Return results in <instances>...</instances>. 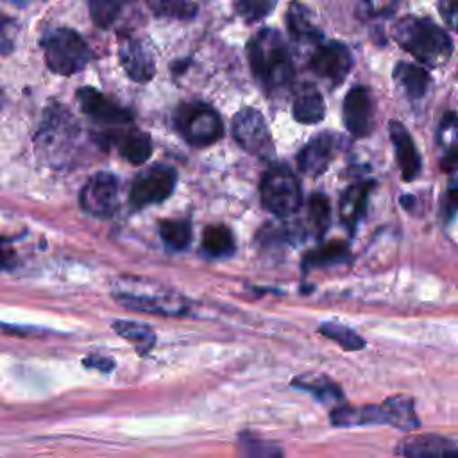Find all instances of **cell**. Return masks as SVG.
<instances>
[{"label": "cell", "instance_id": "1", "mask_svg": "<svg viewBox=\"0 0 458 458\" xmlns=\"http://www.w3.org/2000/svg\"><path fill=\"white\" fill-rule=\"evenodd\" d=\"M247 57L256 81L272 95L292 86L295 77L290 50L274 27H265L256 32L247 43Z\"/></svg>", "mask_w": 458, "mask_h": 458}, {"label": "cell", "instance_id": "2", "mask_svg": "<svg viewBox=\"0 0 458 458\" xmlns=\"http://www.w3.org/2000/svg\"><path fill=\"white\" fill-rule=\"evenodd\" d=\"M392 36L404 52L429 68L444 66L453 55L451 36L428 18L404 16L394 25Z\"/></svg>", "mask_w": 458, "mask_h": 458}, {"label": "cell", "instance_id": "3", "mask_svg": "<svg viewBox=\"0 0 458 458\" xmlns=\"http://www.w3.org/2000/svg\"><path fill=\"white\" fill-rule=\"evenodd\" d=\"M259 195L265 209L279 218L295 215L302 202V191L297 175L281 163L270 165L267 168L261 177Z\"/></svg>", "mask_w": 458, "mask_h": 458}, {"label": "cell", "instance_id": "4", "mask_svg": "<svg viewBox=\"0 0 458 458\" xmlns=\"http://www.w3.org/2000/svg\"><path fill=\"white\" fill-rule=\"evenodd\" d=\"M47 66L59 75H73L86 68L91 59L88 43L72 29L59 27L43 39Z\"/></svg>", "mask_w": 458, "mask_h": 458}, {"label": "cell", "instance_id": "5", "mask_svg": "<svg viewBox=\"0 0 458 458\" xmlns=\"http://www.w3.org/2000/svg\"><path fill=\"white\" fill-rule=\"evenodd\" d=\"M175 131L193 147H208L224 136L220 114L204 102H184L174 113Z\"/></svg>", "mask_w": 458, "mask_h": 458}, {"label": "cell", "instance_id": "6", "mask_svg": "<svg viewBox=\"0 0 458 458\" xmlns=\"http://www.w3.org/2000/svg\"><path fill=\"white\" fill-rule=\"evenodd\" d=\"M177 182V172L168 165H152L140 172L129 191V202L132 208H147L150 204H157L166 200Z\"/></svg>", "mask_w": 458, "mask_h": 458}, {"label": "cell", "instance_id": "7", "mask_svg": "<svg viewBox=\"0 0 458 458\" xmlns=\"http://www.w3.org/2000/svg\"><path fill=\"white\" fill-rule=\"evenodd\" d=\"M233 136L245 152L259 159L274 157V141L268 125L258 109L243 107L234 114Z\"/></svg>", "mask_w": 458, "mask_h": 458}, {"label": "cell", "instance_id": "8", "mask_svg": "<svg viewBox=\"0 0 458 458\" xmlns=\"http://www.w3.org/2000/svg\"><path fill=\"white\" fill-rule=\"evenodd\" d=\"M114 297L131 310L152 313V315H165V317H177L188 311V304L182 297L165 292V290H150L143 286H125L118 288Z\"/></svg>", "mask_w": 458, "mask_h": 458}, {"label": "cell", "instance_id": "9", "mask_svg": "<svg viewBox=\"0 0 458 458\" xmlns=\"http://www.w3.org/2000/svg\"><path fill=\"white\" fill-rule=\"evenodd\" d=\"M77 134V125L70 113L63 107H54L47 113V120L38 134V147L52 163H61Z\"/></svg>", "mask_w": 458, "mask_h": 458}, {"label": "cell", "instance_id": "10", "mask_svg": "<svg viewBox=\"0 0 458 458\" xmlns=\"http://www.w3.org/2000/svg\"><path fill=\"white\" fill-rule=\"evenodd\" d=\"M310 68L315 75L327 81L333 88L344 82L352 68V55L345 43L342 41H326L317 43L311 57Z\"/></svg>", "mask_w": 458, "mask_h": 458}, {"label": "cell", "instance_id": "11", "mask_svg": "<svg viewBox=\"0 0 458 458\" xmlns=\"http://www.w3.org/2000/svg\"><path fill=\"white\" fill-rule=\"evenodd\" d=\"M81 206L93 216H111L118 208V179L109 172L93 174L81 190Z\"/></svg>", "mask_w": 458, "mask_h": 458}, {"label": "cell", "instance_id": "12", "mask_svg": "<svg viewBox=\"0 0 458 458\" xmlns=\"http://www.w3.org/2000/svg\"><path fill=\"white\" fill-rule=\"evenodd\" d=\"M93 138L104 148L114 147L118 154L132 165H141L152 156L150 136L134 127L123 129L122 125V129H107L100 134H93Z\"/></svg>", "mask_w": 458, "mask_h": 458}, {"label": "cell", "instance_id": "13", "mask_svg": "<svg viewBox=\"0 0 458 458\" xmlns=\"http://www.w3.org/2000/svg\"><path fill=\"white\" fill-rule=\"evenodd\" d=\"M77 100L84 114H88L91 120L102 125L109 127H122L129 125L132 122L131 109L120 106L118 102L107 98L104 93H100L95 88H81L77 91Z\"/></svg>", "mask_w": 458, "mask_h": 458}, {"label": "cell", "instance_id": "14", "mask_svg": "<svg viewBox=\"0 0 458 458\" xmlns=\"http://www.w3.org/2000/svg\"><path fill=\"white\" fill-rule=\"evenodd\" d=\"M345 129L354 138H365L374 127V98L367 86H352L342 106Z\"/></svg>", "mask_w": 458, "mask_h": 458}, {"label": "cell", "instance_id": "15", "mask_svg": "<svg viewBox=\"0 0 458 458\" xmlns=\"http://www.w3.org/2000/svg\"><path fill=\"white\" fill-rule=\"evenodd\" d=\"M365 424H390L403 431H411L419 426V417L413 408V399L395 395L377 406H363Z\"/></svg>", "mask_w": 458, "mask_h": 458}, {"label": "cell", "instance_id": "16", "mask_svg": "<svg viewBox=\"0 0 458 458\" xmlns=\"http://www.w3.org/2000/svg\"><path fill=\"white\" fill-rule=\"evenodd\" d=\"M118 55L127 77L134 82H148L156 73V63L147 45L129 32L118 36Z\"/></svg>", "mask_w": 458, "mask_h": 458}, {"label": "cell", "instance_id": "17", "mask_svg": "<svg viewBox=\"0 0 458 458\" xmlns=\"http://www.w3.org/2000/svg\"><path fill=\"white\" fill-rule=\"evenodd\" d=\"M336 148L335 136L329 132H320L313 136L297 154V165L302 174L310 177H317L326 172L329 163L333 161Z\"/></svg>", "mask_w": 458, "mask_h": 458}, {"label": "cell", "instance_id": "18", "mask_svg": "<svg viewBox=\"0 0 458 458\" xmlns=\"http://www.w3.org/2000/svg\"><path fill=\"white\" fill-rule=\"evenodd\" d=\"M406 458H458L456 442L440 435H417L404 438L397 445Z\"/></svg>", "mask_w": 458, "mask_h": 458}, {"label": "cell", "instance_id": "19", "mask_svg": "<svg viewBox=\"0 0 458 458\" xmlns=\"http://www.w3.org/2000/svg\"><path fill=\"white\" fill-rule=\"evenodd\" d=\"M388 132L394 143V152H395V159L401 168L403 179L404 181L415 179L420 174V154L415 147L413 138L410 136L408 129L397 120H392L388 123Z\"/></svg>", "mask_w": 458, "mask_h": 458}, {"label": "cell", "instance_id": "20", "mask_svg": "<svg viewBox=\"0 0 458 458\" xmlns=\"http://www.w3.org/2000/svg\"><path fill=\"white\" fill-rule=\"evenodd\" d=\"M292 113L299 123H318L324 120L326 104L315 84L304 82L297 88L292 104Z\"/></svg>", "mask_w": 458, "mask_h": 458}, {"label": "cell", "instance_id": "21", "mask_svg": "<svg viewBox=\"0 0 458 458\" xmlns=\"http://www.w3.org/2000/svg\"><path fill=\"white\" fill-rule=\"evenodd\" d=\"M286 27L292 39H295L297 43H320L322 39V32L313 23L310 9L299 0H293L288 5Z\"/></svg>", "mask_w": 458, "mask_h": 458}, {"label": "cell", "instance_id": "22", "mask_svg": "<svg viewBox=\"0 0 458 458\" xmlns=\"http://www.w3.org/2000/svg\"><path fill=\"white\" fill-rule=\"evenodd\" d=\"M372 182L370 181H360L351 184L340 200V216L344 220L345 225H349L351 229L360 222V218L363 216L365 209H367V200H369V193L372 190Z\"/></svg>", "mask_w": 458, "mask_h": 458}, {"label": "cell", "instance_id": "23", "mask_svg": "<svg viewBox=\"0 0 458 458\" xmlns=\"http://www.w3.org/2000/svg\"><path fill=\"white\" fill-rule=\"evenodd\" d=\"M392 75H394V81L397 82V86L411 100L422 98L431 82V77L424 68L411 64V63H404V61L395 64Z\"/></svg>", "mask_w": 458, "mask_h": 458}, {"label": "cell", "instance_id": "24", "mask_svg": "<svg viewBox=\"0 0 458 458\" xmlns=\"http://www.w3.org/2000/svg\"><path fill=\"white\" fill-rule=\"evenodd\" d=\"M202 250L211 258H224L233 254L234 238L225 225H209L202 234Z\"/></svg>", "mask_w": 458, "mask_h": 458}, {"label": "cell", "instance_id": "25", "mask_svg": "<svg viewBox=\"0 0 458 458\" xmlns=\"http://www.w3.org/2000/svg\"><path fill=\"white\" fill-rule=\"evenodd\" d=\"M238 458H283V451L274 442H268L261 437L242 433L236 444Z\"/></svg>", "mask_w": 458, "mask_h": 458}, {"label": "cell", "instance_id": "26", "mask_svg": "<svg viewBox=\"0 0 458 458\" xmlns=\"http://www.w3.org/2000/svg\"><path fill=\"white\" fill-rule=\"evenodd\" d=\"M113 329L125 340H129L138 352H148L156 344V335L148 326L132 320H114Z\"/></svg>", "mask_w": 458, "mask_h": 458}, {"label": "cell", "instance_id": "27", "mask_svg": "<svg viewBox=\"0 0 458 458\" xmlns=\"http://www.w3.org/2000/svg\"><path fill=\"white\" fill-rule=\"evenodd\" d=\"M159 234L170 250H184L191 242V225L188 220H161Z\"/></svg>", "mask_w": 458, "mask_h": 458}, {"label": "cell", "instance_id": "28", "mask_svg": "<svg viewBox=\"0 0 458 458\" xmlns=\"http://www.w3.org/2000/svg\"><path fill=\"white\" fill-rule=\"evenodd\" d=\"M145 4L159 18L190 20L197 14V4L193 0H145Z\"/></svg>", "mask_w": 458, "mask_h": 458}, {"label": "cell", "instance_id": "29", "mask_svg": "<svg viewBox=\"0 0 458 458\" xmlns=\"http://www.w3.org/2000/svg\"><path fill=\"white\" fill-rule=\"evenodd\" d=\"M293 385L304 388V390H310L313 395H317L320 401L324 403H336V401H342V392L340 388L327 377L324 376H302V377H297L293 381Z\"/></svg>", "mask_w": 458, "mask_h": 458}, {"label": "cell", "instance_id": "30", "mask_svg": "<svg viewBox=\"0 0 458 458\" xmlns=\"http://www.w3.org/2000/svg\"><path fill=\"white\" fill-rule=\"evenodd\" d=\"M349 258V249L344 242H331L317 250L310 252L304 258V267H322V265H335L344 263Z\"/></svg>", "mask_w": 458, "mask_h": 458}, {"label": "cell", "instance_id": "31", "mask_svg": "<svg viewBox=\"0 0 458 458\" xmlns=\"http://www.w3.org/2000/svg\"><path fill=\"white\" fill-rule=\"evenodd\" d=\"M127 0H88L91 20L100 29H109Z\"/></svg>", "mask_w": 458, "mask_h": 458}, {"label": "cell", "instance_id": "32", "mask_svg": "<svg viewBox=\"0 0 458 458\" xmlns=\"http://www.w3.org/2000/svg\"><path fill=\"white\" fill-rule=\"evenodd\" d=\"M320 333L347 351H358L365 345V340L358 333H354L352 329H349L342 324H336V322H324L320 326Z\"/></svg>", "mask_w": 458, "mask_h": 458}, {"label": "cell", "instance_id": "33", "mask_svg": "<svg viewBox=\"0 0 458 458\" xmlns=\"http://www.w3.org/2000/svg\"><path fill=\"white\" fill-rule=\"evenodd\" d=\"M277 0H234V11L247 23L267 18L276 9Z\"/></svg>", "mask_w": 458, "mask_h": 458}, {"label": "cell", "instance_id": "34", "mask_svg": "<svg viewBox=\"0 0 458 458\" xmlns=\"http://www.w3.org/2000/svg\"><path fill=\"white\" fill-rule=\"evenodd\" d=\"M308 215H310V222L313 224L315 231L318 234H322L327 229L329 220H331V206H329L327 197L322 193H313L310 199Z\"/></svg>", "mask_w": 458, "mask_h": 458}, {"label": "cell", "instance_id": "35", "mask_svg": "<svg viewBox=\"0 0 458 458\" xmlns=\"http://www.w3.org/2000/svg\"><path fill=\"white\" fill-rule=\"evenodd\" d=\"M363 7L370 18H390L399 7V0H363Z\"/></svg>", "mask_w": 458, "mask_h": 458}, {"label": "cell", "instance_id": "36", "mask_svg": "<svg viewBox=\"0 0 458 458\" xmlns=\"http://www.w3.org/2000/svg\"><path fill=\"white\" fill-rule=\"evenodd\" d=\"M438 9H440V14L444 16L445 23L449 25V29H454L456 27V0H440Z\"/></svg>", "mask_w": 458, "mask_h": 458}, {"label": "cell", "instance_id": "37", "mask_svg": "<svg viewBox=\"0 0 458 458\" xmlns=\"http://www.w3.org/2000/svg\"><path fill=\"white\" fill-rule=\"evenodd\" d=\"M456 184L454 181L449 184V190H447V195H445V202H444V213L447 218H453L454 216V211H456Z\"/></svg>", "mask_w": 458, "mask_h": 458}, {"label": "cell", "instance_id": "38", "mask_svg": "<svg viewBox=\"0 0 458 458\" xmlns=\"http://www.w3.org/2000/svg\"><path fill=\"white\" fill-rule=\"evenodd\" d=\"M86 367H95L100 370H111L113 369V361L107 358H98V356H91L88 360H84Z\"/></svg>", "mask_w": 458, "mask_h": 458}, {"label": "cell", "instance_id": "39", "mask_svg": "<svg viewBox=\"0 0 458 458\" xmlns=\"http://www.w3.org/2000/svg\"><path fill=\"white\" fill-rule=\"evenodd\" d=\"M7 259H9V254L5 256V254L0 250V265H7Z\"/></svg>", "mask_w": 458, "mask_h": 458}, {"label": "cell", "instance_id": "40", "mask_svg": "<svg viewBox=\"0 0 458 458\" xmlns=\"http://www.w3.org/2000/svg\"><path fill=\"white\" fill-rule=\"evenodd\" d=\"M0 102H2V95H0Z\"/></svg>", "mask_w": 458, "mask_h": 458}]
</instances>
